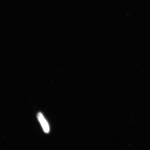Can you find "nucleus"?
<instances>
[{
	"instance_id": "obj_1",
	"label": "nucleus",
	"mask_w": 150,
	"mask_h": 150,
	"mask_svg": "<svg viewBox=\"0 0 150 150\" xmlns=\"http://www.w3.org/2000/svg\"><path fill=\"white\" fill-rule=\"evenodd\" d=\"M37 117L45 132L48 134L50 132V127L47 121L43 116L42 113L39 112L37 114Z\"/></svg>"
}]
</instances>
